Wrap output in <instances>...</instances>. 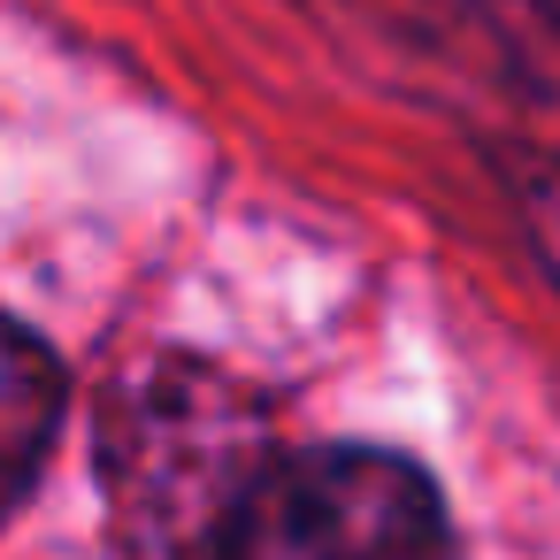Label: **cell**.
I'll list each match as a JSON object with an SVG mask.
<instances>
[{"label": "cell", "instance_id": "obj_4", "mask_svg": "<svg viewBox=\"0 0 560 560\" xmlns=\"http://www.w3.org/2000/svg\"><path fill=\"white\" fill-rule=\"evenodd\" d=\"M506 162V185H514V208H522V223H529V238H537V254H545V269L560 277V162L552 154H499Z\"/></svg>", "mask_w": 560, "mask_h": 560}, {"label": "cell", "instance_id": "obj_2", "mask_svg": "<svg viewBox=\"0 0 560 560\" xmlns=\"http://www.w3.org/2000/svg\"><path fill=\"white\" fill-rule=\"evenodd\" d=\"M269 453L246 445V407L200 376V369H170L131 399V453H124V491L139 522H177L185 537H223L238 491L254 483Z\"/></svg>", "mask_w": 560, "mask_h": 560}, {"label": "cell", "instance_id": "obj_3", "mask_svg": "<svg viewBox=\"0 0 560 560\" xmlns=\"http://www.w3.org/2000/svg\"><path fill=\"white\" fill-rule=\"evenodd\" d=\"M0 407H9V422H0V438H9V476H16V499L47 453V430H55V407H62V376L47 361V346L32 330L9 338V384H0Z\"/></svg>", "mask_w": 560, "mask_h": 560}, {"label": "cell", "instance_id": "obj_1", "mask_svg": "<svg viewBox=\"0 0 560 560\" xmlns=\"http://www.w3.org/2000/svg\"><path fill=\"white\" fill-rule=\"evenodd\" d=\"M215 560H453V529L415 460L315 445L254 468Z\"/></svg>", "mask_w": 560, "mask_h": 560}]
</instances>
